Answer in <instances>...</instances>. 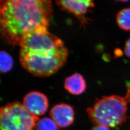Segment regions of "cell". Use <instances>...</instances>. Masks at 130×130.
<instances>
[{
  "mask_svg": "<svg viewBox=\"0 0 130 130\" xmlns=\"http://www.w3.org/2000/svg\"><path fill=\"white\" fill-rule=\"evenodd\" d=\"M124 52L126 56L130 57V38L126 42L124 47Z\"/></svg>",
  "mask_w": 130,
  "mask_h": 130,
  "instance_id": "12",
  "label": "cell"
},
{
  "mask_svg": "<svg viewBox=\"0 0 130 130\" xmlns=\"http://www.w3.org/2000/svg\"><path fill=\"white\" fill-rule=\"evenodd\" d=\"M56 3L62 9L73 14L83 25L87 23V19L85 17V14L94 5L93 2L91 0H60L56 1Z\"/></svg>",
  "mask_w": 130,
  "mask_h": 130,
  "instance_id": "6",
  "label": "cell"
},
{
  "mask_svg": "<svg viewBox=\"0 0 130 130\" xmlns=\"http://www.w3.org/2000/svg\"><path fill=\"white\" fill-rule=\"evenodd\" d=\"M91 130H110L109 128L107 127L101 125H96L93 127Z\"/></svg>",
  "mask_w": 130,
  "mask_h": 130,
  "instance_id": "13",
  "label": "cell"
},
{
  "mask_svg": "<svg viewBox=\"0 0 130 130\" xmlns=\"http://www.w3.org/2000/svg\"><path fill=\"white\" fill-rule=\"evenodd\" d=\"M36 130H59V127L52 119L44 118L38 121Z\"/></svg>",
  "mask_w": 130,
  "mask_h": 130,
  "instance_id": "11",
  "label": "cell"
},
{
  "mask_svg": "<svg viewBox=\"0 0 130 130\" xmlns=\"http://www.w3.org/2000/svg\"><path fill=\"white\" fill-rule=\"evenodd\" d=\"M0 3V32L10 44L19 45L26 36L49 25L51 1L1 0Z\"/></svg>",
  "mask_w": 130,
  "mask_h": 130,
  "instance_id": "1",
  "label": "cell"
},
{
  "mask_svg": "<svg viewBox=\"0 0 130 130\" xmlns=\"http://www.w3.org/2000/svg\"><path fill=\"white\" fill-rule=\"evenodd\" d=\"M124 96L117 95L103 96L87 109L89 117L96 125L108 128L121 125L127 120V106L130 103V82L126 84Z\"/></svg>",
  "mask_w": 130,
  "mask_h": 130,
  "instance_id": "3",
  "label": "cell"
},
{
  "mask_svg": "<svg viewBox=\"0 0 130 130\" xmlns=\"http://www.w3.org/2000/svg\"><path fill=\"white\" fill-rule=\"evenodd\" d=\"M50 115L58 127L66 128L74 121V112L72 107L67 104H60L53 107Z\"/></svg>",
  "mask_w": 130,
  "mask_h": 130,
  "instance_id": "7",
  "label": "cell"
},
{
  "mask_svg": "<svg viewBox=\"0 0 130 130\" xmlns=\"http://www.w3.org/2000/svg\"><path fill=\"white\" fill-rule=\"evenodd\" d=\"M39 121L19 102L9 103L1 108V130H33Z\"/></svg>",
  "mask_w": 130,
  "mask_h": 130,
  "instance_id": "4",
  "label": "cell"
},
{
  "mask_svg": "<svg viewBox=\"0 0 130 130\" xmlns=\"http://www.w3.org/2000/svg\"><path fill=\"white\" fill-rule=\"evenodd\" d=\"M14 61L8 53L1 51L0 53V70L3 73H7L12 69Z\"/></svg>",
  "mask_w": 130,
  "mask_h": 130,
  "instance_id": "10",
  "label": "cell"
},
{
  "mask_svg": "<svg viewBox=\"0 0 130 130\" xmlns=\"http://www.w3.org/2000/svg\"><path fill=\"white\" fill-rule=\"evenodd\" d=\"M23 105L30 114L38 117L44 114L47 111L49 103L45 94L40 92L33 91L25 96Z\"/></svg>",
  "mask_w": 130,
  "mask_h": 130,
  "instance_id": "5",
  "label": "cell"
},
{
  "mask_svg": "<svg viewBox=\"0 0 130 130\" xmlns=\"http://www.w3.org/2000/svg\"><path fill=\"white\" fill-rule=\"evenodd\" d=\"M86 87V82L83 76L78 73H75L65 79L64 87L71 94H81L85 92Z\"/></svg>",
  "mask_w": 130,
  "mask_h": 130,
  "instance_id": "8",
  "label": "cell"
},
{
  "mask_svg": "<svg viewBox=\"0 0 130 130\" xmlns=\"http://www.w3.org/2000/svg\"><path fill=\"white\" fill-rule=\"evenodd\" d=\"M19 61L34 76L45 77L55 74L65 65L69 50L60 38L47 27L39 28L26 36L19 44Z\"/></svg>",
  "mask_w": 130,
  "mask_h": 130,
  "instance_id": "2",
  "label": "cell"
},
{
  "mask_svg": "<svg viewBox=\"0 0 130 130\" xmlns=\"http://www.w3.org/2000/svg\"><path fill=\"white\" fill-rule=\"evenodd\" d=\"M116 20L121 28L130 30V7L121 9L117 14Z\"/></svg>",
  "mask_w": 130,
  "mask_h": 130,
  "instance_id": "9",
  "label": "cell"
}]
</instances>
